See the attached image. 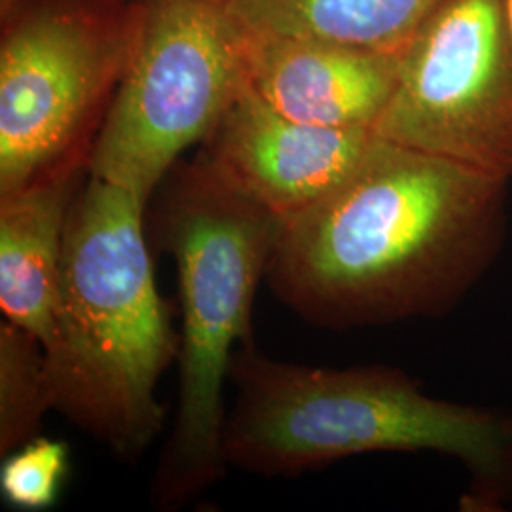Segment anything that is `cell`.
Here are the masks:
<instances>
[{"label":"cell","mask_w":512,"mask_h":512,"mask_svg":"<svg viewBox=\"0 0 512 512\" xmlns=\"http://www.w3.org/2000/svg\"><path fill=\"white\" fill-rule=\"evenodd\" d=\"M135 4L133 50L93 145L90 175L148 203L249 84L247 27L205 0Z\"/></svg>","instance_id":"cell-6"},{"label":"cell","mask_w":512,"mask_h":512,"mask_svg":"<svg viewBox=\"0 0 512 512\" xmlns=\"http://www.w3.org/2000/svg\"><path fill=\"white\" fill-rule=\"evenodd\" d=\"M2 459L0 492L8 505L21 511L54 505L69 465L63 442L37 437Z\"/></svg>","instance_id":"cell-13"},{"label":"cell","mask_w":512,"mask_h":512,"mask_svg":"<svg viewBox=\"0 0 512 512\" xmlns=\"http://www.w3.org/2000/svg\"><path fill=\"white\" fill-rule=\"evenodd\" d=\"M147 205L93 175L78 188L44 348L54 410L124 463L162 433L156 387L179 355L145 241Z\"/></svg>","instance_id":"cell-3"},{"label":"cell","mask_w":512,"mask_h":512,"mask_svg":"<svg viewBox=\"0 0 512 512\" xmlns=\"http://www.w3.org/2000/svg\"><path fill=\"white\" fill-rule=\"evenodd\" d=\"M205 2H211V4H219V6H226V8H230L232 4H236L238 0H205Z\"/></svg>","instance_id":"cell-15"},{"label":"cell","mask_w":512,"mask_h":512,"mask_svg":"<svg viewBox=\"0 0 512 512\" xmlns=\"http://www.w3.org/2000/svg\"><path fill=\"white\" fill-rule=\"evenodd\" d=\"M222 452L228 467L294 476L378 452H433L469 476L461 511L497 512L512 503V410L454 403L423 391L393 366L293 365L266 357L255 340L239 346Z\"/></svg>","instance_id":"cell-2"},{"label":"cell","mask_w":512,"mask_h":512,"mask_svg":"<svg viewBox=\"0 0 512 512\" xmlns=\"http://www.w3.org/2000/svg\"><path fill=\"white\" fill-rule=\"evenodd\" d=\"M376 137L512 183L505 0H444L403 55Z\"/></svg>","instance_id":"cell-7"},{"label":"cell","mask_w":512,"mask_h":512,"mask_svg":"<svg viewBox=\"0 0 512 512\" xmlns=\"http://www.w3.org/2000/svg\"><path fill=\"white\" fill-rule=\"evenodd\" d=\"M154 209V232L177 264L183 327L179 393L150 484L158 511H179L226 473L224 387L239 346L253 342L277 217L239 190L205 152L175 165Z\"/></svg>","instance_id":"cell-4"},{"label":"cell","mask_w":512,"mask_h":512,"mask_svg":"<svg viewBox=\"0 0 512 512\" xmlns=\"http://www.w3.org/2000/svg\"><path fill=\"white\" fill-rule=\"evenodd\" d=\"M52 408L42 344L4 319L0 323V456L6 458L40 437L44 416Z\"/></svg>","instance_id":"cell-12"},{"label":"cell","mask_w":512,"mask_h":512,"mask_svg":"<svg viewBox=\"0 0 512 512\" xmlns=\"http://www.w3.org/2000/svg\"><path fill=\"white\" fill-rule=\"evenodd\" d=\"M509 186L374 135L342 183L277 220L268 287L321 329L444 317L505 247Z\"/></svg>","instance_id":"cell-1"},{"label":"cell","mask_w":512,"mask_h":512,"mask_svg":"<svg viewBox=\"0 0 512 512\" xmlns=\"http://www.w3.org/2000/svg\"><path fill=\"white\" fill-rule=\"evenodd\" d=\"M444 0H238L247 27L404 54Z\"/></svg>","instance_id":"cell-11"},{"label":"cell","mask_w":512,"mask_h":512,"mask_svg":"<svg viewBox=\"0 0 512 512\" xmlns=\"http://www.w3.org/2000/svg\"><path fill=\"white\" fill-rule=\"evenodd\" d=\"M505 18H507V25H509L512 37V0H505Z\"/></svg>","instance_id":"cell-14"},{"label":"cell","mask_w":512,"mask_h":512,"mask_svg":"<svg viewBox=\"0 0 512 512\" xmlns=\"http://www.w3.org/2000/svg\"><path fill=\"white\" fill-rule=\"evenodd\" d=\"M403 55L253 27L245 37L251 88L281 114L321 128L372 131L397 88Z\"/></svg>","instance_id":"cell-9"},{"label":"cell","mask_w":512,"mask_h":512,"mask_svg":"<svg viewBox=\"0 0 512 512\" xmlns=\"http://www.w3.org/2000/svg\"><path fill=\"white\" fill-rule=\"evenodd\" d=\"M135 29V0H0V196L90 173Z\"/></svg>","instance_id":"cell-5"},{"label":"cell","mask_w":512,"mask_h":512,"mask_svg":"<svg viewBox=\"0 0 512 512\" xmlns=\"http://www.w3.org/2000/svg\"><path fill=\"white\" fill-rule=\"evenodd\" d=\"M374 133L293 120L247 84L203 143L205 156L272 215L287 219L342 183Z\"/></svg>","instance_id":"cell-8"},{"label":"cell","mask_w":512,"mask_h":512,"mask_svg":"<svg viewBox=\"0 0 512 512\" xmlns=\"http://www.w3.org/2000/svg\"><path fill=\"white\" fill-rule=\"evenodd\" d=\"M88 175H52L0 196V308L42 348L54 334L69 211Z\"/></svg>","instance_id":"cell-10"}]
</instances>
